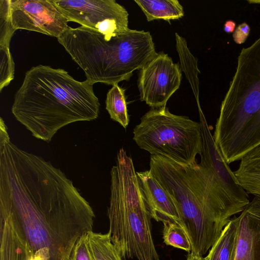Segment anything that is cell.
<instances>
[{"label": "cell", "mask_w": 260, "mask_h": 260, "mask_svg": "<svg viewBox=\"0 0 260 260\" xmlns=\"http://www.w3.org/2000/svg\"><path fill=\"white\" fill-rule=\"evenodd\" d=\"M0 217L26 243L29 260H70L95 215L71 180L50 161L0 141Z\"/></svg>", "instance_id": "6da1fadb"}, {"label": "cell", "mask_w": 260, "mask_h": 260, "mask_svg": "<svg viewBox=\"0 0 260 260\" xmlns=\"http://www.w3.org/2000/svg\"><path fill=\"white\" fill-rule=\"evenodd\" d=\"M93 85L62 69L33 67L15 93L12 113L32 136L49 142L64 126L98 117L100 104Z\"/></svg>", "instance_id": "7a4b0ae2"}, {"label": "cell", "mask_w": 260, "mask_h": 260, "mask_svg": "<svg viewBox=\"0 0 260 260\" xmlns=\"http://www.w3.org/2000/svg\"><path fill=\"white\" fill-rule=\"evenodd\" d=\"M149 170L173 200L190 241V253L203 256L231 217L239 213L224 199L212 174L200 163L182 165L151 155Z\"/></svg>", "instance_id": "3957f363"}, {"label": "cell", "mask_w": 260, "mask_h": 260, "mask_svg": "<svg viewBox=\"0 0 260 260\" xmlns=\"http://www.w3.org/2000/svg\"><path fill=\"white\" fill-rule=\"evenodd\" d=\"M213 137L228 164L260 144V37L238 56Z\"/></svg>", "instance_id": "277c9868"}, {"label": "cell", "mask_w": 260, "mask_h": 260, "mask_svg": "<svg viewBox=\"0 0 260 260\" xmlns=\"http://www.w3.org/2000/svg\"><path fill=\"white\" fill-rule=\"evenodd\" d=\"M57 39L83 70L91 84L113 85L128 80L157 54L148 31L128 29L106 39L100 32L80 26L69 27Z\"/></svg>", "instance_id": "5b68a950"}, {"label": "cell", "mask_w": 260, "mask_h": 260, "mask_svg": "<svg viewBox=\"0 0 260 260\" xmlns=\"http://www.w3.org/2000/svg\"><path fill=\"white\" fill-rule=\"evenodd\" d=\"M110 174L107 214L112 243L122 259L160 260L152 236V217L132 158L123 148Z\"/></svg>", "instance_id": "8992f818"}, {"label": "cell", "mask_w": 260, "mask_h": 260, "mask_svg": "<svg viewBox=\"0 0 260 260\" xmlns=\"http://www.w3.org/2000/svg\"><path fill=\"white\" fill-rule=\"evenodd\" d=\"M133 134V139L141 149L180 164H192L201 153L200 122L173 114L166 106L145 113Z\"/></svg>", "instance_id": "52a82bcc"}, {"label": "cell", "mask_w": 260, "mask_h": 260, "mask_svg": "<svg viewBox=\"0 0 260 260\" xmlns=\"http://www.w3.org/2000/svg\"><path fill=\"white\" fill-rule=\"evenodd\" d=\"M69 21L101 33L107 40L128 30V13L114 0H51Z\"/></svg>", "instance_id": "ba28073f"}, {"label": "cell", "mask_w": 260, "mask_h": 260, "mask_svg": "<svg viewBox=\"0 0 260 260\" xmlns=\"http://www.w3.org/2000/svg\"><path fill=\"white\" fill-rule=\"evenodd\" d=\"M182 78L178 64L159 52L140 70L138 85L140 99L152 108L165 107L179 88Z\"/></svg>", "instance_id": "9c48e42d"}, {"label": "cell", "mask_w": 260, "mask_h": 260, "mask_svg": "<svg viewBox=\"0 0 260 260\" xmlns=\"http://www.w3.org/2000/svg\"><path fill=\"white\" fill-rule=\"evenodd\" d=\"M199 110L202 137L200 164L212 174L225 201L242 212L250 203L248 194L239 184L234 172L218 150L202 109Z\"/></svg>", "instance_id": "30bf717a"}, {"label": "cell", "mask_w": 260, "mask_h": 260, "mask_svg": "<svg viewBox=\"0 0 260 260\" xmlns=\"http://www.w3.org/2000/svg\"><path fill=\"white\" fill-rule=\"evenodd\" d=\"M11 23L18 29L58 38L70 26L67 18L51 0H9Z\"/></svg>", "instance_id": "8fae6325"}, {"label": "cell", "mask_w": 260, "mask_h": 260, "mask_svg": "<svg viewBox=\"0 0 260 260\" xmlns=\"http://www.w3.org/2000/svg\"><path fill=\"white\" fill-rule=\"evenodd\" d=\"M238 217L235 260H260V198L254 197Z\"/></svg>", "instance_id": "7c38bea8"}, {"label": "cell", "mask_w": 260, "mask_h": 260, "mask_svg": "<svg viewBox=\"0 0 260 260\" xmlns=\"http://www.w3.org/2000/svg\"><path fill=\"white\" fill-rule=\"evenodd\" d=\"M137 174L151 217L156 221L174 220L179 222V214L173 199L150 170L137 172Z\"/></svg>", "instance_id": "4fadbf2b"}, {"label": "cell", "mask_w": 260, "mask_h": 260, "mask_svg": "<svg viewBox=\"0 0 260 260\" xmlns=\"http://www.w3.org/2000/svg\"><path fill=\"white\" fill-rule=\"evenodd\" d=\"M240 160L234 171L238 182L248 194L260 198V144Z\"/></svg>", "instance_id": "5bb4252c"}, {"label": "cell", "mask_w": 260, "mask_h": 260, "mask_svg": "<svg viewBox=\"0 0 260 260\" xmlns=\"http://www.w3.org/2000/svg\"><path fill=\"white\" fill-rule=\"evenodd\" d=\"M26 243L19 237L11 221L0 217V260H29Z\"/></svg>", "instance_id": "9a60e30c"}, {"label": "cell", "mask_w": 260, "mask_h": 260, "mask_svg": "<svg viewBox=\"0 0 260 260\" xmlns=\"http://www.w3.org/2000/svg\"><path fill=\"white\" fill-rule=\"evenodd\" d=\"M239 220L238 217H234L224 228L206 257L207 260H235Z\"/></svg>", "instance_id": "2e32d148"}, {"label": "cell", "mask_w": 260, "mask_h": 260, "mask_svg": "<svg viewBox=\"0 0 260 260\" xmlns=\"http://www.w3.org/2000/svg\"><path fill=\"white\" fill-rule=\"evenodd\" d=\"M148 21L178 19L184 16L182 5L177 0H136Z\"/></svg>", "instance_id": "e0dca14e"}, {"label": "cell", "mask_w": 260, "mask_h": 260, "mask_svg": "<svg viewBox=\"0 0 260 260\" xmlns=\"http://www.w3.org/2000/svg\"><path fill=\"white\" fill-rule=\"evenodd\" d=\"M175 36L176 48L180 60L181 70L185 72L193 89L198 104L199 105L198 76L200 71L198 69L197 61L188 49L186 40L177 33Z\"/></svg>", "instance_id": "ac0fdd59"}, {"label": "cell", "mask_w": 260, "mask_h": 260, "mask_svg": "<svg viewBox=\"0 0 260 260\" xmlns=\"http://www.w3.org/2000/svg\"><path fill=\"white\" fill-rule=\"evenodd\" d=\"M106 109L111 118L126 128L129 121L124 89L114 84L108 91L106 100Z\"/></svg>", "instance_id": "d6986e66"}, {"label": "cell", "mask_w": 260, "mask_h": 260, "mask_svg": "<svg viewBox=\"0 0 260 260\" xmlns=\"http://www.w3.org/2000/svg\"><path fill=\"white\" fill-rule=\"evenodd\" d=\"M90 248L95 260H122L112 243L110 234L88 233Z\"/></svg>", "instance_id": "ffe728a7"}, {"label": "cell", "mask_w": 260, "mask_h": 260, "mask_svg": "<svg viewBox=\"0 0 260 260\" xmlns=\"http://www.w3.org/2000/svg\"><path fill=\"white\" fill-rule=\"evenodd\" d=\"M164 228L162 238L167 245L191 252V246L189 238L185 229L180 223L174 220L162 222Z\"/></svg>", "instance_id": "44dd1931"}, {"label": "cell", "mask_w": 260, "mask_h": 260, "mask_svg": "<svg viewBox=\"0 0 260 260\" xmlns=\"http://www.w3.org/2000/svg\"><path fill=\"white\" fill-rule=\"evenodd\" d=\"M15 64L10 47H0V91L14 79Z\"/></svg>", "instance_id": "7402d4cb"}, {"label": "cell", "mask_w": 260, "mask_h": 260, "mask_svg": "<svg viewBox=\"0 0 260 260\" xmlns=\"http://www.w3.org/2000/svg\"><path fill=\"white\" fill-rule=\"evenodd\" d=\"M70 260H95L90 248L88 233L84 234L77 240Z\"/></svg>", "instance_id": "603a6c76"}, {"label": "cell", "mask_w": 260, "mask_h": 260, "mask_svg": "<svg viewBox=\"0 0 260 260\" xmlns=\"http://www.w3.org/2000/svg\"><path fill=\"white\" fill-rule=\"evenodd\" d=\"M250 31V26L246 22L238 25L233 34L234 42L238 44L244 43L249 35Z\"/></svg>", "instance_id": "cb8c5ba5"}, {"label": "cell", "mask_w": 260, "mask_h": 260, "mask_svg": "<svg viewBox=\"0 0 260 260\" xmlns=\"http://www.w3.org/2000/svg\"><path fill=\"white\" fill-rule=\"evenodd\" d=\"M236 24L232 20L225 21L223 25L224 31L228 34L233 33L236 29Z\"/></svg>", "instance_id": "d4e9b609"}, {"label": "cell", "mask_w": 260, "mask_h": 260, "mask_svg": "<svg viewBox=\"0 0 260 260\" xmlns=\"http://www.w3.org/2000/svg\"><path fill=\"white\" fill-rule=\"evenodd\" d=\"M186 260H207L206 257L203 256H199L189 253L187 256Z\"/></svg>", "instance_id": "484cf974"}]
</instances>
